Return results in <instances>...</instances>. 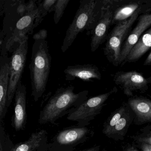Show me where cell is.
I'll use <instances>...</instances> for the list:
<instances>
[{"label": "cell", "instance_id": "obj_1", "mask_svg": "<svg viewBox=\"0 0 151 151\" xmlns=\"http://www.w3.org/2000/svg\"><path fill=\"white\" fill-rule=\"evenodd\" d=\"M74 89L72 86L57 89L40 111L39 123H53L87 99L88 91L76 93Z\"/></svg>", "mask_w": 151, "mask_h": 151}, {"label": "cell", "instance_id": "obj_2", "mask_svg": "<svg viewBox=\"0 0 151 151\" xmlns=\"http://www.w3.org/2000/svg\"><path fill=\"white\" fill-rule=\"evenodd\" d=\"M51 60L52 57L46 40H35L32 46L29 68L32 95L35 101H38L46 90Z\"/></svg>", "mask_w": 151, "mask_h": 151}, {"label": "cell", "instance_id": "obj_3", "mask_svg": "<svg viewBox=\"0 0 151 151\" xmlns=\"http://www.w3.org/2000/svg\"><path fill=\"white\" fill-rule=\"evenodd\" d=\"M97 1L82 0L71 24L66 32L61 49L65 53L71 46L78 35L85 29H94L96 22Z\"/></svg>", "mask_w": 151, "mask_h": 151}, {"label": "cell", "instance_id": "obj_4", "mask_svg": "<svg viewBox=\"0 0 151 151\" xmlns=\"http://www.w3.org/2000/svg\"><path fill=\"white\" fill-rule=\"evenodd\" d=\"M29 2V9L26 14L17 22L13 30L2 39H0L1 56L8 55L16 44L24 37L32 34L35 28V22L38 12L37 1Z\"/></svg>", "mask_w": 151, "mask_h": 151}, {"label": "cell", "instance_id": "obj_5", "mask_svg": "<svg viewBox=\"0 0 151 151\" xmlns=\"http://www.w3.org/2000/svg\"><path fill=\"white\" fill-rule=\"evenodd\" d=\"M29 36L24 37L16 44L11 52L9 69V84L8 92L7 108L12 103L16 91L21 81L26 63L28 51Z\"/></svg>", "mask_w": 151, "mask_h": 151}, {"label": "cell", "instance_id": "obj_6", "mask_svg": "<svg viewBox=\"0 0 151 151\" xmlns=\"http://www.w3.org/2000/svg\"><path fill=\"white\" fill-rule=\"evenodd\" d=\"M113 91L87 99L68 114L67 119L77 122L79 127H84L99 114L104 103Z\"/></svg>", "mask_w": 151, "mask_h": 151}, {"label": "cell", "instance_id": "obj_7", "mask_svg": "<svg viewBox=\"0 0 151 151\" xmlns=\"http://www.w3.org/2000/svg\"><path fill=\"white\" fill-rule=\"evenodd\" d=\"M139 13V10H138L129 19L119 22L109 36L104 52L109 60L114 64L119 63L123 40L138 18Z\"/></svg>", "mask_w": 151, "mask_h": 151}, {"label": "cell", "instance_id": "obj_8", "mask_svg": "<svg viewBox=\"0 0 151 151\" xmlns=\"http://www.w3.org/2000/svg\"><path fill=\"white\" fill-rule=\"evenodd\" d=\"M29 2L24 0L1 1V14H4L3 28L0 33V39L10 33L17 22L29 9Z\"/></svg>", "mask_w": 151, "mask_h": 151}, {"label": "cell", "instance_id": "obj_9", "mask_svg": "<svg viewBox=\"0 0 151 151\" xmlns=\"http://www.w3.org/2000/svg\"><path fill=\"white\" fill-rule=\"evenodd\" d=\"M151 26V14L141 15L137 25L124 42L122 47L119 64L126 60L132 48L138 41L142 34Z\"/></svg>", "mask_w": 151, "mask_h": 151}, {"label": "cell", "instance_id": "obj_10", "mask_svg": "<svg viewBox=\"0 0 151 151\" xmlns=\"http://www.w3.org/2000/svg\"><path fill=\"white\" fill-rule=\"evenodd\" d=\"M115 83L122 87L124 93L132 95V92L142 90L147 86V80L140 73L136 71L118 73L114 77Z\"/></svg>", "mask_w": 151, "mask_h": 151}, {"label": "cell", "instance_id": "obj_11", "mask_svg": "<svg viewBox=\"0 0 151 151\" xmlns=\"http://www.w3.org/2000/svg\"><path fill=\"white\" fill-rule=\"evenodd\" d=\"M26 87L20 81L15 95L14 114V127L16 131L23 130L27 121L26 113Z\"/></svg>", "mask_w": 151, "mask_h": 151}, {"label": "cell", "instance_id": "obj_12", "mask_svg": "<svg viewBox=\"0 0 151 151\" xmlns=\"http://www.w3.org/2000/svg\"><path fill=\"white\" fill-rule=\"evenodd\" d=\"M10 57L0 56V118H5L7 111Z\"/></svg>", "mask_w": 151, "mask_h": 151}, {"label": "cell", "instance_id": "obj_13", "mask_svg": "<svg viewBox=\"0 0 151 151\" xmlns=\"http://www.w3.org/2000/svg\"><path fill=\"white\" fill-rule=\"evenodd\" d=\"M64 73L67 81H72L78 78L84 81H90L92 79L100 80L101 78L98 68L92 64L69 66L64 70Z\"/></svg>", "mask_w": 151, "mask_h": 151}, {"label": "cell", "instance_id": "obj_14", "mask_svg": "<svg viewBox=\"0 0 151 151\" xmlns=\"http://www.w3.org/2000/svg\"><path fill=\"white\" fill-rule=\"evenodd\" d=\"M113 12L110 10H105L93 29L91 37V47L94 52L102 44L106 37L113 18Z\"/></svg>", "mask_w": 151, "mask_h": 151}, {"label": "cell", "instance_id": "obj_15", "mask_svg": "<svg viewBox=\"0 0 151 151\" xmlns=\"http://www.w3.org/2000/svg\"><path fill=\"white\" fill-rule=\"evenodd\" d=\"M151 47V28L142 35L132 48L125 61L134 62L139 60Z\"/></svg>", "mask_w": 151, "mask_h": 151}, {"label": "cell", "instance_id": "obj_16", "mask_svg": "<svg viewBox=\"0 0 151 151\" xmlns=\"http://www.w3.org/2000/svg\"><path fill=\"white\" fill-rule=\"evenodd\" d=\"M88 131V129L85 127L67 129L62 131L58 134L56 140L60 145L75 144L85 137Z\"/></svg>", "mask_w": 151, "mask_h": 151}, {"label": "cell", "instance_id": "obj_17", "mask_svg": "<svg viewBox=\"0 0 151 151\" xmlns=\"http://www.w3.org/2000/svg\"><path fill=\"white\" fill-rule=\"evenodd\" d=\"M47 132L41 130L32 133L29 139L16 145L10 151H34L38 148L46 138Z\"/></svg>", "mask_w": 151, "mask_h": 151}, {"label": "cell", "instance_id": "obj_18", "mask_svg": "<svg viewBox=\"0 0 151 151\" xmlns=\"http://www.w3.org/2000/svg\"><path fill=\"white\" fill-rule=\"evenodd\" d=\"M129 104L139 119L144 121H151V101L145 99H132Z\"/></svg>", "mask_w": 151, "mask_h": 151}, {"label": "cell", "instance_id": "obj_19", "mask_svg": "<svg viewBox=\"0 0 151 151\" xmlns=\"http://www.w3.org/2000/svg\"><path fill=\"white\" fill-rule=\"evenodd\" d=\"M139 7L138 4L132 3L118 9L113 16V22H121L127 20L137 11Z\"/></svg>", "mask_w": 151, "mask_h": 151}, {"label": "cell", "instance_id": "obj_20", "mask_svg": "<svg viewBox=\"0 0 151 151\" xmlns=\"http://www.w3.org/2000/svg\"><path fill=\"white\" fill-rule=\"evenodd\" d=\"M57 0H45L38 5V12L35 22V28L43 21L44 17L48 13L54 11V6Z\"/></svg>", "mask_w": 151, "mask_h": 151}, {"label": "cell", "instance_id": "obj_21", "mask_svg": "<svg viewBox=\"0 0 151 151\" xmlns=\"http://www.w3.org/2000/svg\"><path fill=\"white\" fill-rule=\"evenodd\" d=\"M70 2V0H57L54 6V21L55 24H58L64 14L65 9Z\"/></svg>", "mask_w": 151, "mask_h": 151}, {"label": "cell", "instance_id": "obj_22", "mask_svg": "<svg viewBox=\"0 0 151 151\" xmlns=\"http://www.w3.org/2000/svg\"><path fill=\"white\" fill-rule=\"evenodd\" d=\"M124 108H122L119 109L117 113L114 115V116L112 117L111 120L109 121L108 124L106 127V129H105L104 133L106 134H109L111 133L112 129L115 127L116 124L122 118V115L124 114Z\"/></svg>", "mask_w": 151, "mask_h": 151}, {"label": "cell", "instance_id": "obj_23", "mask_svg": "<svg viewBox=\"0 0 151 151\" xmlns=\"http://www.w3.org/2000/svg\"><path fill=\"white\" fill-rule=\"evenodd\" d=\"M127 124V120L125 117H122L119 120V122L116 124L115 127L112 129L111 133L117 132L123 129L126 126Z\"/></svg>", "mask_w": 151, "mask_h": 151}, {"label": "cell", "instance_id": "obj_24", "mask_svg": "<svg viewBox=\"0 0 151 151\" xmlns=\"http://www.w3.org/2000/svg\"><path fill=\"white\" fill-rule=\"evenodd\" d=\"M47 37V31L45 29L40 30L38 32L34 34L32 37V38L34 40H46Z\"/></svg>", "mask_w": 151, "mask_h": 151}, {"label": "cell", "instance_id": "obj_25", "mask_svg": "<svg viewBox=\"0 0 151 151\" xmlns=\"http://www.w3.org/2000/svg\"><path fill=\"white\" fill-rule=\"evenodd\" d=\"M141 148L143 151H151V145L146 144H143Z\"/></svg>", "mask_w": 151, "mask_h": 151}, {"label": "cell", "instance_id": "obj_26", "mask_svg": "<svg viewBox=\"0 0 151 151\" xmlns=\"http://www.w3.org/2000/svg\"><path fill=\"white\" fill-rule=\"evenodd\" d=\"M139 140L141 142H144V144H148L151 145V137L144 138L141 139Z\"/></svg>", "mask_w": 151, "mask_h": 151}, {"label": "cell", "instance_id": "obj_27", "mask_svg": "<svg viewBox=\"0 0 151 151\" xmlns=\"http://www.w3.org/2000/svg\"><path fill=\"white\" fill-rule=\"evenodd\" d=\"M151 64V52L148 55V56L147 58L146 59L145 61L144 65H149Z\"/></svg>", "mask_w": 151, "mask_h": 151}, {"label": "cell", "instance_id": "obj_28", "mask_svg": "<svg viewBox=\"0 0 151 151\" xmlns=\"http://www.w3.org/2000/svg\"><path fill=\"white\" fill-rule=\"evenodd\" d=\"M99 147H91L89 148L84 151H99Z\"/></svg>", "mask_w": 151, "mask_h": 151}, {"label": "cell", "instance_id": "obj_29", "mask_svg": "<svg viewBox=\"0 0 151 151\" xmlns=\"http://www.w3.org/2000/svg\"><path fill=\"white\" fill-rule=\"evenodd\" d=\"M0 151H3V148H2V145L1 143L0 144Z\"/></svg>", "mask_w": 151, "mask_h": 151}, {"label": "cell", "instance_id": "obj_30", "mask_svg": "<svg viewBox=\"0 0 151 151\" xmlns=\"http://www.w3.org/2000/svg\"><path fill=\"white\" fill-rule=\"evenodd\" d=\"M127 151H137V150H135V149H129V150H128Z\"/></svg>", "mask_w": 151, "mask_h": 151}, {"label": "cell", "instance_id": "obj_31", "mask_svg": "<svg viewBox=\"0 0 151 151\" xmlns=\"http://www.w3.org/2000/svg\"><path fill=\"white\" fill-rule=\"evenodd\" d=\"M150 79H151V78H150ZM150 83H151V81H150Z\"/></svg>", "mask_w": 151, "mask_h": 151}, {"label": "cell", "instance_id": "obj_32", "mask_svg": "<svg viewBox=\"0 0 151 151\" xmlns=\"http://www.w3.org/2000/svg\"><path fill=\"white\" fill-rule=\"evenodd\" d=\"M106 151V150H103V151Z\"/></svg>", "mask_w": 151, "mask_h": 151}]
</instances>
